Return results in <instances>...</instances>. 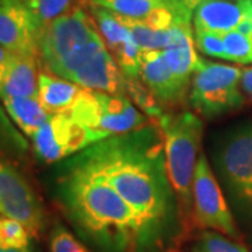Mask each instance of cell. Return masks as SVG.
<instances>
[{
    "mask_svg": "<svg viewBox=\"0 0 252 252\" xmlns=\"http://www.w3.org/2000/svg\"><path fill=\"white\" fill-rule=\"evenodd\" d=\"M69 164L117 190L139 216L147 237L168 216L171 185L161 130L153 126L101 140Z\"/></svg>",
    "mask_w": 252,
    "mask_h": 252,
    "instance_id": "1",
    "label": "cell"
},
{
    "mask_svg": "<svg viewBox=\"0 0 252 252\" xmlns=\"http://www.w3.org/2000/svg\"><path fill=\"white\" fill-rule=\"evenodd\" d=\"M58 195L81 231L112 251H126L147 238L139 216L117 190L69 162L58 180Z\"/></svg>",
    "mask_w": 252,
    "mask_h": 252,
    "instance_id": "2",
    "label": "cell"
},
{
    "mask_svg": "<svg viewBox=\"0 0 252 252\" xmlns=\"http://www.w3.org/2000/svg\"><path fill=\"white\" fill-rule=\"evenodd\" d=\"M161 130L165 170L172 192L180 203L182 224L192 221V182L199 158V147L203 135V124L198 115L184 111L162 114L158 118Z\"/></svg>",
    "mask_w": 252,
    "mask_h": 252,
    "instance_id": "3",
    "label": "cell"
},
{
    "mask_svg": "<svg viewBox=\"0 0 252 252\" xmlns=\"http://www.w3.org/2000/svg\"><path fill=\"white\" fill-rule=\"evenodd\" d=\"M70 117L87 127L97 143L146 126V118L125 94L84 90L70 111Z\"/></svg>",
    "mask_w": 252,
    "mask_h": 252,
    "instance_id": "4",
    "label": "cell"
},
{
    "mask_svg": "<svg viewBox=\"0 0 252 252\" xmlns=\"http://www.w3.org/2000/svg\"><path fill=\"white\" fill-rule=\"evenodd\" d=\"M243 69L200 59L190 80L189 102L205 117H217L244 104Z\"/></svg>",
    "mask_w": 252,
    "mask_h": 252,
    "instance_id": "5",
    "label": "cell"
},
{
    "mask_svg": "<svg viewBox=\"0 0 252 252\" xmlns=\"http://www.w3.org/2000/svg\"><path fill=\"white\" fill-rule=\"evenodd\" d=\"M192 225L238 238V230L206 156L199 154L192 182Z\"/></svg>",
    "mask_w": 252,
    "mask_h": 252,
    "instance_id": "6",
    "label": "cell"
},
{
    "mask_svg": "<svg viewBox=\"0 0 252 252\" xmlns=\"http://www.w3.org/2000/svg\"><path fill=\"white\" fill-rule=\"evenodd\" d=\"M0 215L17 220L31 237L44 227L42 203L23 172L0 147Z\"/></svg>",
    "mask_w": 252,
    "mask_h": 252,
    "instance_id": "7",
    "label": "cell"
},
{
    "mask_svg": "<svg viewBox=\"0 0 252 252\" xmlns=\"http://www.w3.org/2000/svg\"><path fill=\"white\" fill-rule=\"evenodd\" d=\"M35 156L44 162H56L97 143L87 127L74 121L69 112L49 115L32 136Z\"/></svg>",
    "mask_w": 252,
    "mask_h": 252,
    "instance_id": "8",
    "label": "cell"
},
{
    "mask_svg": "<svg viewBox=\"0 0 252 252\" xmlns=\"http://www.w3.org/2000/svg\"><path fill=\"white\" fill-rule=\"evenodd\" d=\"M98 31L125 79H139L142 51L118 14L86 0Z\"/></svg>",
    "mask_w": 252,
    "mask_h": 252,
    "instance_id": "9",
    "label": "cell"
},
{
    "mask_svg": "<svg viewBox=\"0 0 252 252\" xmlns=\"http://www.w3.org/2000/svg\"><path fill=\"white\" fill-rule=\"evenodd\" d=\"M39 28L26 0H0V46L13 55L39 56Z\"/></svg>",
    "mask_w": 252,
    "mask_h": 252,
    "instance_id": "10",
    "label": "cell"
},
{
    "mask_svg": "<svg viewBox=\"0 0 252 252\" xmlns=\"http://www.w3.org/2000/svg\"><path fill=\"white\" fill-rule=\"evenodd\" d=\"M221 165L228 182L252 206V125L241 129L225 144Z\"/></svg>",
    "mask_w": 252,
    "mask_h": 252,
    "instance_id": "11",
    "label": "cell"
},
{
    "mask_svg": "<svg viewBox=\"0 0 252 252\" xmlns=\"http://www.w3.org/2000/svg\"><path fill=\"white\" fill-rule=\"evenodd\" d=\"M162 55L177 80L188 89L200 63L192 32V21H177L168 30V42L162 49Z\"/></svg>",
    "mask_w": 252,
    "mask_h": 252,
    "instance_id": "12",
    "label": "cell"
},
{
    "mask_svg": "<svg viewBox=\"0 0 252 252\" xmlns=\"http://www.w3.org/2000/svg\"><path fill=\"white\" fill-rule=\"evenodd\" d=\"M139 77L154 98L162 104H178L187 94V87H184L174 76L162 51L142 54Z\"/></svg>",
    "mask_w": 252,
    "mask_h": 252,
    "instance_id": "13",
    "label": "cell"
},
{
    "mask_svg": "<svg viewBox=\"0 0 252 252\" xmlns=\"http://www.w3.org/2000/svg\"><path fill=\"white\" fill-rule=\"evenodd\" d=\"M252 0H203L193 11V30L225 34L240 26Z\"/></svg>",
    "mask_w": 252,
    "mask_h": 252,
    "instance_id": "14",
    "label": "cell"
},
{
    "mask_svg": "<svg viewBox=\"0 0 252 252\" xmlns=\"http://www.w3.org/2000/svg\"><path fill=\"white\" fill-rule=\"evenodd\" d=\"M38 58L13 55L0 89L1 98H38Z\"/></svg>",
    "mask_w": 252,
    "mask_h": 252,
    "instance_id": "15",
    "label": "cell"
},
{
    "mask_svg": "<svg viewBox=\"0 0 252 252\" xmlns=\"http://www.w3.org/2000/svg\"><path fill=\"white\" fill-rule=\"evenodd\" d=\"M83 90L80 86L55 77L49 72H41L38 76V99L49 115L70 111Z\"/></svg>",
    "mask_w": 252,
    "mask_h": 252,
    "instance_id": "16",
    "label": "cell"
},
{
    "mask_svg": "<svg viewBox=\"0 0 252 252\" xmlns=\"http://www.w3.org/2000/svg\"><path fill=\"white\" fill-rule=\"evenodd\" d=\"M3 104L21 132L31 137L49 118L38 98H6L3 99Z\"/></svg>",
    "mask_w": 252,
    "mask_h": 252,
    "instance_id": "17",
    "label": "cell"
},
{
    "mask_svg": "<svg viewBox=\"0 0 252 252\" xmlns=\"http://www.w3.org/2000/svg\"><path fill=\"white\" fill-rule=\"evenodd\" d=\"M90 3L118 16L140 21H144L156 9L167 4L164 0H90Z\"/></svg>",
    "mask_w": 252,
    "mask_h": 252,
    "instance_id": "18",
    "label": "cell"
},
{
    "mask_svg": "<svg viewBox=\"0 0 252 252\" xmlns=\"http://www.w3.org/2000/svg\"><path fill=\"white\" fill-rule=\"evenodd\" d=\"M121 21L129 28L130 34L133 36L135 42L140 48L142 54L150 52V51H162L167 42H168V30L167 31H158L149 27L140 20L127 18L119 16Z\"/></svg>",
    "mask_w": 252,
    "mask_h": 252,
    "instance_id": "19",
    "label": "cell"
},
{
    "mask_svg": "<svg viewBox=\"0 0 252 252\" xmlns=\"http://www.w3.org/2000/svg\"><path fill=\"white\" fill-rule=\"evenodd\" d=\"M30 11L32 13L36 26L41 30L55 18L62 16L64 11L76 4L79 0H26Z\"/></svg>",
    "mask_w": 252,
    "mask_h": 252,
    "instance_id": "20",
    "label": "cell"
},
{
    "mask_svg": "<svg viewBox=\"0 0 252 252\" xmlns=\"http://www.w3.org/2000/svg\"><path fill=\"white\" fill-rule=\"evenodd\" d=\"M193 252H248L241 244L213 230H202L192 244Z\"/></svg>",
    "mask_w": 252,
    "mask_h": 252,
    "instance_id": "21",
    "label": "cell"
},
{
    "mask_svg": "<svg viewBox=\"0 0 252 252\" xmlns=\"http://www.w3.org/2000/svg\"><path fill=\"white\" fill-rule=\"evenodd\" d=\"M225 48V61L248 64L252 63V38L238 31H230L223 34Z\"/></svg>",
    "mask_w": 252,
    "mask_h": 252,
    "instance_id": "22",
    "label": "cell"
},
{
    "mask_svg": "<svg viewBox=\"0 0 252 252\" xmlns=\"http://www.w3.org/2000/svg\"><path fill=\"white\" fill-rule=\"evenodd\" d=\"M30 233L17 220L0 217V245L6 248H28Z\"/></svg>",
    "mask_w": 252,
    "mask_h": 252,
    "instance_id": "23",
    "label": "cell"
},
{
    "mask_svg": "<svg viewBox=\"0 0 252 252\" xmlns=\"http://www.w3.org/2000/svg\"><path fill=\"white\" fill-rule=\"evenodd\" d=\"M126 93L130 94L132 99H135L136 104L143 109L149 117L158 119L162 115L158 101L154 98L150 91L137 81V79H126Z\"/></svg>",
    "mask_w": 252,
    "mask_h": 252,
    "instance_id": "24",
    "label": "cell"
},
{
    "mask_svg": "<svg viewBox=\"0 0 252 252\" xmlns=\"http://www.w3.org/2000/svg\"><path fill=\"white\" fill-rule=\"evenodd\" d=\"M195 46L200 54L225 59V48L223 41V34L209 32L202 30H193Z\"/></svg>",
    "mask_w": 252,
    "mask_h": 252,
    "instance_id": "25",
    "label": "cell"
},
{
    "mask_svg": "<svg viewBox=\"0 0 252 252\" xmlns=\"http://www.w3.org/2000/svg\"><path fill=\"white\" fill-rule=\"evenodd\" d=\"M49 252H90L63 225H55L49 234Z\"/></svg>",
    "mask_w": 252,
    "mask_h": 252,
    "instance_id": "26",
    "label": "cell"
},
{
    "mask_svg": "<svg viewBox=\"0 0 252 252\" xmlns=\"http://www.w3.org/2000/svg\"><path fill=\"white\" fill-rule=\"evenodd\" d=\"M167 6L175 13V16L180 20L192 21L193 11L203 0H164Z\"/></svg>",
    "mask_w": 252,
    "mask_h": 252,
    "instance_id": "27",
    "label": "cell"
},
{
    "mask_svg": "<svg viewBox=\"0 0 252 252\" xmlns=\"http://www.w3.org/2000/svg\"><path fill=\"white\" fill-rule=\"evenodd\" d=\"M11 59H13V54H10L9 51L4 49L3 46H0V89L3 86L6 74H7Z\"/></svg>",
    "mask_w": 252,
    "mask_h": 252,
    "instance_id": "28",
    "label": "cell"
},
{
    "mask_svg": "<svg viewBox=\"0 0 252 252\" xmlns=\"http://www.w3.org/2000/svg\"><path fill=\"white\" fill-rule=\"evenodd\" d=\"M241 91L252 98V67L244 69L241 79Z\"/></svg>",
    "mask_w": 252,
    "mask_h": 252,
    "instance_id": "29",
    "label": "cell"
},
{
    "mask_svg": "<svg viewBox=\"0 0 252 252\" xmlns=\"http://www.w3.org/2000/svg\"><path fill=\"white\" fill-rule=\"evenodd\" d=\"M0 252H31V248H6L0 245Z\"/></svg>",
    "mask_w": 252,
    "mask_h": 252,
    "instance_id": "30",
    "label": "cell"
},
{
    "mask_svg": "<svg viewBox=\"0 0 252 252\" xmlns=\"http://www.w3.org/2000/svg\"><path fill=\"white\" fill-rule=\"evenodd\" d=\"M248 17H250V20H251V23H252V7L250 9V11H248Z\"/></svg>",
    "mask_w": 252,
    "mask_h": 252,
    "instance_id": "31",
    "label": "cell"
}]
</instances>
